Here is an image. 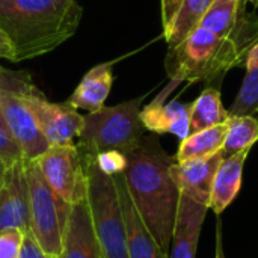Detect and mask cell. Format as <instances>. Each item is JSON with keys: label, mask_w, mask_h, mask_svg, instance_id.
<instances>
[{"label": "cell", "mask_w": 258, "mask_h": 258, "mask_svg": "<svg viewBox=\"0 0 258 258\" xmlns=\"http://www.w3.org/2000/svg\"><path fill=\"white\" fill-rule=\"evenodd\" d=\"M125 157L124 180L133 204L159 246L169 254L181 195L171 175L175 156H169L156 136H144Z\"/></svg>", "instance_id": "1"}, {"label": "cell", "mask_w": 258, "mask_h": 258, "mask_svg": "<svg viewBox=\"0 0 258 258\" xmlns=\"http://www.w3.org/2000/svg\"><path fill=\"white\" fill-rule=\"evenodd\" d=\"M79 0H0V30L14 48V62L53 51L82 20Z\"/></svg>", "instance_id": "2"}, {"label": "cell", "mask_w": 258, "mask_h": 258, "mask_svg": "<svg viewBox=\"0 0 258 258\" xmlns=\"http://www.w3.org/2000/svg\"><path fill=\"white\" fill-rule=\"evenodd\" d=\"M254 41L219 36L197 26L180 44L169 47L165 68L171 82H209L224 76L234 67L245 65Z\"/></svg>", "instance_id": "3"}, {"label": "cell", "mask_w": 258, "mask_h": 258, "mask_svg": "<svg viewBox=\"0 0 258 258\" xmlns=\"http://www.w3.org/2000/svg\"><path fill=\"white\" fill-rule=\"evenodd\" d=\"M142 101L144 97H138L88 113L76 145L92 156L109 150L127 154L141 142L147 132L141 121Z\"/></svg>", "instance_id": "4"}, {"label": "cell", "mask_w": 258, "mask_h": 258, "mask_svg": "<svg viewBox=\"0 0 258 258\" xmlns=\"http://www.w3.org/2000/svg\"><path fill=\"white\" fill-rule=\"evenodd\" d=\"M82 154L88 177L86 203L103 257L128 258L124 216L115 178L100 171L92 154H86L83 151Z\"/></svg>", "instance_id": "5"}, {"label": "cell", "mask_w": 258, "mask_h": 258, "mask_svg": "<svg viewBox=\"0 0 258 258\" xmlns=\"http://www.w3.org/2000/svg\"><path fill=\"white\" fill-rule=\"evenodd\" d=\"M29 186L30 233L50 258H59L70 204L62 201L44 180L35 160H24Z\"/></svg>", "instance_id": "6"}, {"label": "cell", "mask_w": 258, "mask_h": 258, "mask_svg": "<svg viewBox=\"0 0 258 258\" xmlns=\"http://www.w3.org/2000/svg\"><path fill=\"white\" fill-rule=\"evenodd\" d=\"M26 74L24 71H11L0 67V113L6 127L18 141L24 160H36L48 150L50 144L21 95Z\"/></svg>", "instance_id": "7"}, {"label": "cell", "mask_w": 258, "mask_h": 258, "mask_svg": "<svg viewBox=\"0 0 258 258\" xmlns=\"http://www.w3.org/2000/svg\"><path fill=\"white\" fill-rule=\"evenodd\" d=\"M35 162L47 184L62 201L73 206L86 198V165L76 144L50 145Z\"/></svg>", "instance_id": "8"}, {"label": "cell", "mask_w": 258, "mask_h": 258, "mask_svg": "<svg viewBox=\"0 0 258 258\" xmlns=\"http://www.w3.org/2000/svg\"><path fill=\"white\" fill-rule=\"evenodd\" d=\"M21 95L27 103L39 130L50 145H70L79 139L85 116L68 103H51L26 74Z\"/></svg>", "instance_id": "9"}, {"label": "cell", "mask_w": 258, "mask_h": 258, "mask_svg": "<svg viewBox=\"0 0 258 258\" xmlns=\"http://www.w3.org/2000/svg\"><path fill=\"white\" fill-rule=\"evenodd\" d=\"M8 228L30 231L29 186L24 160L8 166L0 184V230Z\"/></svg>", "instance_id": "10"}, {"label": "cell", "mask_w": 258, "mask_h": 258, "mask_svg": "<svg viewBox=\"0 0 258 258\" xmlns=\"http://www.w3.org/2000/svg\"><path fill=\"white\" fill-rule=\"evenodd\" d=\"M113 178L116 183L119 204L124 216L128 258H168V254L159 246L157 240L154 239L144 219L141 218L136 206L133 204L124 180V172L113 175Z\"/></svg>", "instance_id": "11"}, {"label": "cell", "mask_w": 258, "mask_h": 258, "mask_svg": "<svg viewBox=\"0 0 258 258\" xmlns=\"http://www.w3.org/2000/svg\"><path fill=\"white\" fill-rule=\"evenodd\" d=\"M59 258H104L92 227L86 198L70 207Z\"/></svg>", "instance_id": "12"}, {"label": "cell", "mask_w": 258, "mask_h": 258, "mask_svg": "<svg viewBox=\"0 0 258 258\" xmlns=\"http://www.w3.org/2000/svg\"><path fill=\"white\" fill-rule=\"evenodd\" d=\"M222 159L224 156L221 151L206 159H192L184 162L175 160L171 166V175L180 194L209 207L215 175Z\"/></svg>", "instance_id": "13"}, {"label": "cell", "mask_w": 258, "mask_h": 258, "mask_svg": "<svg viewBox=\"0 0 258 258\" xmlns=\"http://www.w3.org/2000/svg\"><path fill=\"white\" fill-rule=\"evenodd\" d=\"M177 86L171 82V86L162 92L154 101L141 109V121L147 132L154 135H174L180 141L190 135V104H183L180 101L163 103L165 95Z\"/></svg>", "instance_id": "14"}, {"label": "cell", "mask_w": 258, "mask_h": 258, "mask_svg": "<svg viewBox=\"0 0 258 258\" xmlns=\"http://www.w3.org/2000/svg\"><path fill=\"white\" fill-rule=\"evenodd\" d=\"M209 207L180 195L168 258H197L200 234Z\"/></svg>", "instance_id": "15"}, {"label": "cell", "mask_w": 258, "mask_h": 258, "mask_svg": "<svg viewBox=\"0 0 258 258\" xmlns=\"http://www.w3.org/2000/svg\"><path fill=\"white\" fill-rule=\"evenodd\" d=\"M213 0H160L162 29L168 47L180 44L197 26Z\"/></svg>", "instance_id": "16"}, {"label": "cell", "mask_w": 258, "mask_h": 258, "mask_svg": "<svg viewBox=\"0 0 258 258\" xmlns=\"http://www.w3.org/2000/svg\"><path fill=\"white\" fill-rule=\"evenodd\" d=\"M113 83L112 63H100L91 68L77 88L73 91L67 103L74 109H83L88 113L97 112L104 107V101L110 94Z\"/></svg>", "instance_id": "17"}, {"label": "cell", "mask_w": 258, "mask_h": 258, "mask_svg": "<svg viewBox=\"0 0 258 258\" xmlns=\"http://www.w3.org/2000/svg\"><path fill=\"white\" fill-rule=\"evenodd\" d=\"M248 154L249 151H242L239 154L224 157L219 163L209 204V210L215 212L218 216L225 212V209L236 200L240 192L242 174Z\"/></svg>", "instance_id": "18"}, {"label": "cell", "mask_w": 258, "mask_h": 258, "mask_svg": "<svg viewBox=\"0 0 258 258\" xmlns=\"http://www.w3.org/2000/svg\"><path fill=\"white\" fill-rule=\"evenodd\" d=\"M225 135H227V122L190 133L186 139L180 142L178 151L175 154V160L184 162L192 159H206L221 153L224 147Z\"/></svg>", "instance_id": "19"}, {"label": "cell", "mask_w": 258, "mask_h": 258, "mask_svg": "<svg viewBox=\"0 0 258 258\" xmlns=\"http://www.w3.org/2000/svg\"><path fill=\"white\" fill-rule=\"evenodd\" d=\"M246 74L240 91L228 109L230 116H255L258 112V41L249 48L245 59Z\"/></svg>", "instance_id": "20"}, {"label": "cell", "mask_w": 258, "mask_h": 258, "mask_svg": "<svg viewBox=\"0 0 258 258\" xmlns=\"http://www.w3.org/2000/svg\"><path fill=\"white\" fill-rule=\"evenodd\" d=\"M228 110L224 109L221 94L216 88H206L190 104V133L225 124Z\"/></svg>", "instance_id": "21"}, {"label": "cell", "mask_w": 258, "mask_h": 258, "mask_svg": "<svg viewBox=\"0 0 258 258\" xmlns=\"http://www.w3.org/2000/svg\"><path fill=\"white\" fill-rule=\"evenodd\" d=\"M258 141L257 116H228L227 135L222 147V156L230 157L242 151H249Z\"/></svg>", "instance_id": "22"}, {"label": "cell", "mask_w": 258, "mask_h": 258, "mask_svg": "<svg viewBox=\"0 0 258 258\" xmlns=\"http://www.w3.org/2000/svg\"><path fill=\"white\" fill-rule=\"evenodd\" d=\"M0 160L6 163V166L24 160L23 150L6 124H0Z\"/></svg>", "instance_id": "23"}, {"label": "cell", "mask_w": 258, "mask_h": 258, "mask_svg": "<svg viewBox=\"0 0 258 258\" xmlns=\"http://www.w3.org/2000/svg\"><path fill=\"white\" fill-rule=\"evenodd\" d=\"M94 160H95L97 166L100 168V171L104 172L106 175H110V177L122 174L127 168L125 154L121 151H116V150L98 153L94 156Z\"/></svg>", "instance_id": "24"}, {"label": "cell", "mask_w": 258, "mask_h": 258, "mask_svg": "<svg viewBox=\"0 0 258 258\" xmlns=\"http://www.w3.org/2000/svg\"><path fill=\"white\" fill-rule=\"evenodd\" d=\"M24 231L20 228L0 230V258H18Z\"/></svg>", "instance_id": "25"}, {"label": "cell", "mask_w": 258, "mask_h": 258, "mask_svg": "<svg viewBox=\"0 0 258 258\" xmlns=\"http://www.w3.org/2000/svg\"><path fill=\"white\" fill-rule=\"evenodd\" d=\"M18 258H50L44 249L39 246V243L36 242V239L33 237V234L30 231L24 233L23 237V243L20 248V257Z\"/></svg>", "instance_id": "26"}, {"label": "cell", "mask_w": 258, "mask_h": 258, "mask_svg": "<svg viewBox=\"0 0 258 258\" xmlns=\"http://www.w3.org/2000/svg\"><path fill=\"white\" fill-rule=\"evenodd\" d=\"M0 59H8L14 62V48L2 30H0Z\"/></svg>", "instance_id": "27"}, {"label": "cell", "mask_w": 258, "mask_h": 258, "mask_svg": "<svg viewBox=\"0 0 258 258\" xmlns=\"http://www.w3.org/2000/svg\"><path fill=\"white\" fill-rule=\"evenodd\" d=\"M215 258H225L224 246H222V233H221V222L218 221L216 225V257Z\"/></svg>", "instance_id": "28"}, {"label": "cell", "mask_w": 258, "mask_h": 258, "mask_svg": "<svg viewBox=\"0 0 258 258\" xmlns=\"http://www.w3.org/2000/svg\"><path fill=\"white\" fill-rule=\"evenodd\" d=\"M6 169H8L6 163H3V162L0 160V184H2V181H3V177H5V172H6Z\"/></svg>", "instance_id": "29"}, {"label": "cell", "mask_w": 258, "mask_h": 258, "mask_svg": "<svg viewBox=\"0 0 258 258\" xmlns=\"http://www.w3.org/2000/svg\"><path fill=\"white\" fill-rule=\"evenodd\" d=\"M248 2H249V3H252L255 8H258V0H248Z\"/></svg>", "instance_id": "30"}, {"label": "cell", "mask_w": 258, "mask_h": 258, "mask_svg": "<svg viewBox=\"0 0 258 258\" xmlns=\"http://www.w3.org/2000/svg\"><path fill=\"white\" fill-rule=\"evenodd\" d=\"M0 124H5V121H3V118H2V113H0Z\"/></svg>", "instance_id": "31"}, {"label": "cell", "mask_w": 258, "mask_h": 258, "mask_svg": "<svg viewBox=\"0 0 258 258\" xmlns=\"http://www.w3.org/2000/svg\"><path fill=\"white\" fill-rule=\"evenodd\" d=\"M255 116H258V112H257V115H255ZM257 119H258V118H257Z\"/></svg>", "instance_id": "32"}]
</instances>
